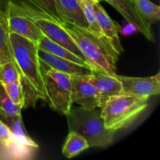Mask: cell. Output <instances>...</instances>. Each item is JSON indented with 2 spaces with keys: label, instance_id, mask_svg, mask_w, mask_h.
<instances>
[{
  "label": "cell",
  "instance_id": "obj_1",
  "mask_svg": "<svg viewBox=\"0 0 160 160\" xmlns=\"http://www.w3.org/2000/svg\"><path fill=\"white\" fill-rule=\"evenodd\" d=\"M12 58L20 73L25 96L24 109L34 106L38 99L47 101L38 55V43L12 31H9Z\"/></svg>",
  "mask_w": 160,
  "mask_h": 160
},
{
  "label": "cell",
  "instance_id": "obj_2",
  "mask_svg": "<svg viewBox=\"0 0 160 160\" xmlns=\"http://www.w3.org/2000/svg\"><path fill=\"white\" fill-rule=\"evenodd\" d=\"M60 25L73 39L92 70L103 71L112 76L117 74L118 55L107 42L98 38L88 28L67 23Z\"/></svg>",
  "mask_w": 160,
  "mask_h": 160
},
{
  "label": "cell",
  "instance_id": "obj_3",
  "mask_svg": "<svg viewBox=\"0 0 160 160\" xmlns=\"http://www.w3.org/2000/svg\"><path fill=\"white\" fill-rule=\"evenodd\" d=\"M66 117L69 131L76 132L84 138L89 148H106L113 142L117 131L105 127L101 109L71 108Z\"/></svg>",
  "mask_w": 160,
  "mask_h": 160
},
{
  "label": "cell",
  "instance_id": "obj_4",
  "mask_svg": "<svg viewBox=\"0 0 160 160\" xmlns=\"http://www.w3.org/2000/svg\"><path fill=\"white\" fill-rule=\"evenodd\" d=\"M148 98L126 92L109 97L100 108L105 127L115 131L128 128L146 109Z\"/></svg>",
  "mask_w": 160,
  "mask_h": 160
},
{
  "label": "cell",
  "instance_id": "obj_5",
  "mask_svg": "<svg viewBox=\"0 0 160 160\" xmlns=\"http://www.w3.org/2000/svg\"><path fill=\"white\" fill-rule=\"evenodd\" d=\"M39 63L46 102L53 110L66 116L70 112L73 106L70 76L51 68L41 59H39Z\"/></svg>",
  "mask_w": 160,
  "mask_h": 160
},
{
  "label": "cell",
  "instance_id": "obj_6",
  "mask_svg": "<svg viewBox=\"0 0 160 160\" xmlns=\"http://www.w3.org/2000/svg\"><path fill=\"white\" fill-rule=\"evenodd\" d=\"M7 9L34 20L45 18L56 23H63L58 15L53 0H0V9L6 14Z\"/></svg>",
  "mask_w": 160,
  "mask_h": 160
},
{
  "label": "cell",
  "instance_id": "obj_7",
  "mask_svg": "<svg viewBox=\"0 0 160 160\" xmlns=\"http://www.w3.org/2000/svg\"><path fill=\"white\" fill-rule=\"evenodd\" d=\"M88 74L70 76L72 102L84 109L100 108L98 92L89 80Z\"/></svg>",
  "mask_w": 160,
  "mask_h": 160
},
{
  "label": "cell",
  "instance_id": "obj_8",
  "mask_svg": "<svg viewBox=\"0 0 160 160\" xmlns=\"http://www.w3.org/2000/svg\"><path fill=\"white\" fill-rule=\"evenodd\" d=\"M34 22L38 27L39 29L42 31L44 35L46 36L52 42H56L58 45L67 48L70 52L76 55L77 56H78L87 62L84 55L82 54V52L78 47V45H76L71 36L62 28V26L59 23L45 18L36 19Z\"/></svg>",
  "mask_w": 160,
  "mask_h": 160
},
{
  "label": "cell",
  "instance_id": "obj_9",
  "mask_svg": "<svg viewBox=\"0 0 160 160\" xmlns=\"http://www.w3.org/2000/svg\"><path fill=\"white\" fill-rule=\"evenodd\" d=\"M123 92L138 96L150 97L160 93V73L147 78H134L117 74Z\"/></svg>",
  "mask_w": 160,
  "mask_h": 160
},
{
  "label": "cell",
  "instance_id": "obj_10",
  "mask_svg": "<svg viewBox=\"0 0 160 160\" xmlns=\"http://www.w3.org/2000/svg\"><path fill=\"white\" fill-rule=\"evenodd\" d=\"M102 1V0H100ZM115 8L125 20L142 33L148 40L155 42L152 25L142 17L136 9L132 0H104Z\"/></svg>",
  "mask_w": 160,
  "mask_h": 160
},
{
  "label": "cell",
  "instance_id": "obj_11",
  "mask_svg": "<svg viewBox=\"0 0 160 160\" xmlns=\"http://www.w3.org/2000/svg\"><path fill=\"white\" fill-rule=\"evenodd\" d=\"M88 78L98 92L100 108L104 106L109 97L123 92L117 74L112 76L103 71L92 70Z\"/></svg>",
  "mask_w": 160,
  "mask_h": 160
},
{
  "label": "cell",
  "instance_id": "obj_12",
  "mask_svg": "<svg viewBox=\"0 0 160 160\" xmlns=\"http://www.w3.org/2000/svg\"><path fill=\"white\" fill-rule=\"evenodd\" d=\"M94 9L102 32L116 53L120 56L123 52L119 36V33L121 29L120 24L109 17L106 9L99 2H94Z\"/></svg>",
  "mask_w": 160,
  "mask_h": 160
},
{
  "label": "cell",
  "instance_id": "obj_13",
  "mask_svg": "<svg viewBox=\"0 0 160 160\" xmlns=\"http://www.w3.org/2000/svg\"><path fill=\"white\" fill-rule=\"evenodd\" d=\"M6 19L9 31L17 33L36 43L44 35L33 20L22 17L9 9L6 10Z\"/></svg>",
  "mask_w": 160,
  "mask_h": 160
},
{
  "label": "cell",
  "instance_id": "obj_14",
  "mask_svg": "<svg viewBox=\"0 0 160 160\" xmlns=\"http://www.w3.org/2000/svg\"><path fill=\"white\" fill-rule=\"evenodd\" d=\"M58 15L63 23L88 29V24L79 0H53Z\"/></svg>",
  "mask_w": 160,
  "mask_h": 160
},
{
  "label": "cell",
  "instance_id": "obj_15",
  "mask_svg": "<svg viewBox=\"0 0 160 160\" xmlns=\"http://www.w3.org/2000/svg\"><path fill=\"white\" fill-rule=\"evenodd\" d=\"M38 55L39 59L48 64L51 68L61 72V73L70 75V76L88 74L91 73V70L84 66L80 65L76 62H72V61L67 60V59L59 57V56H56L52 53H50L45 50L41 49V48H38Z\"/></svg>",
  "mask_w": 160,
  "mask_h": 160
},
{
  "label": "cell",
  "instance_id": "obj_16",
  "mask_svg": "<svg viewBox=\"0 0 160 160\" xmlns=\"http://www.w3.org/2000/svg\"><path fill=\"white\" fill-rule=\"evenodd\" d=\"M10 129L14 138V143L26 147V148H36L38 145L28 135L23 124L21 115L10 117H4L1 119Z\"/></svg>",
  "mask_w": 160,
  "mask_h": 160
},
{
  "label": "cell",
  "instance_id": "obj_17",
  "mask_svg": "<svg viewBox=\"0 0 160 160\" xmlns=\"http://www.w3.org/2000/svg\"><path fill=\"white\" fill-rule=\"evenodd\" d=\"M38 48L45 50V51L48 52L50 53H52V54L56 55V56H59L61 58H63V59H67V60L72 61V62H74L76 63L80 64V65L84 66V67H87L89 70H91V67H89V65L85 61L81 59V58L77 56L76 55L70 52L67 48H63L61 45L56 44V42L50 40L45 35L42 36V38L39 40V42H38Z\"/></svg>",
  "mask_w": 160,
  "mask_h": 160
},
{
  "label": "cell",
  "instance_id": "obj_18",
  "mask_svg": "<svg viewBox=\"0 0 160 160\" xmlns=\"http://www.w3.org/2000/svg\"><path fill=\"white\" fill-rule=\"evenodd\" d=\"M89 148L84 138L73 131H69L67 139L62 147V154L68 159L78 156L80 153Z\"/></svg>",
  "mask_w": 160,
  "mask_h": 160
},
{
  "label": "cell",
  "instance_id": "obj_19",
  "mask_svg": "<svg viewBox=\"0 0 160 160\" xmlns=\"http://www.w3.org/2000/svg\"><path fill=\"white\" fill-rule=\"evenodd\" d=\"M9 61L14 59L9 45L7 19L6 14L0 9V64Z\"/></svg>",
  "mask_w": 160,
  "mask_h": 160
},
{
  "label": "cell",
  "instance_id": "obj_20",
  "mask_svg": "<svg viewBox=\"0 0 160 160\" xmlns=\"http://www.w3.org/2000/svg\"><path fill=\"white\" fill-rule=\"evenodd\" d=\"M136 9L142 17L150 24L156 23L160 19V7L150 0H132Z\"/></svg>",
  "mask_w": 160,
  "mask_h": 160
},
{
  "label": "cell",
  "instance_id": "obj_21",
  "mask_svg": "<svg viewBox=\"0 0 160 160\" xmlns=\"http://www.w3.org/2000/svg\"><path fill=\"white\" fill-rule=\"evenodd\" d=\"M79 2L84 16H85L88 24V29L92 33L96 34L98 38L109 43L106 38L102 32L101 28H100L98 20H97L95 9H94V2H92V0H79Z\"/></svg>",
  "mask_w": 160,
  "mask_h": 160
},
{
  "label": "cell",
  "instance_id": "obj_22",
  "mask_svg": "<svg viewBox=\"0 0 160 160\" xmlns=\"http://www.w3.org/2000/svg\"><path fill=\"white\" fill-rule=\"evenodd\" d=\"M21 110L20 106L11 101L3 84L0 83V120L4 117L21 115Z\"/></svg>",
  "mask_w": 160,
  "mask_h": 160
},
{
  "label": "cell",
  "instance_id": "obj_23",
  "mask_svg": "<svg viewBox=\"0 0 160 160\" xmlns=\"http://www.w3.org/2000/svg\"><path fill=\"white\" fill-rule=\"evenodd\" d=\"M8 96L14 104L20 106L22 109H24L25 96L23 92L21 79H18L15 81L3 84Z\"/></svg>",
  "mask_w": 160,
  "mask_h": 160
},
{
  "label": "cell",
  "instance_id": "obj_24",
  "mask_svg": "<svg viewBox=\"0 0 160 160\" xmlns=\"http://www.w3.org/2000/svg\"><path fill=\"white\" fill-rule=\"evenodd\" d=\"M20 78V73L15 61L0 64V83L2 84L15 81Z\"/></svg>",
  "mask_w": 160,
  "mask_h": 160
},
{
  "label": "cell",
  "instance_id": "obj_25",
  "mask_svg": "<svg viewBox=\"0 0 160 160\" xmlns=\"http://www.w3.org/2000/svg\"><path fill=\"white\" fill-rule=\"evenodd\" d=\"M0 143L5 147H9L14 143L13 135L9 127L0 120Z\"/></svg>",
  "mask_w": 160,
  "mask_h": 160
},
{
  "label": "cell",
  "instance_id": "obj_26",
  "mask_svg": "<svg viewBox=\"0 0 160 160\" xmlns=\"http://www.w3.org/2000/svg\"><path fill=\"white\" fill-rule=\"evenodd\" d=\"M94 2H100V0H92Z\"/></svg>",
  "mask_w": 160,
  "mask_h": 160
}]
</instances>
